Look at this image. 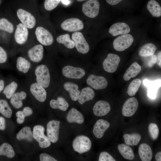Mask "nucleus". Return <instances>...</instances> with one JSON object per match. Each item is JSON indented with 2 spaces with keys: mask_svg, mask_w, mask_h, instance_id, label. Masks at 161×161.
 <instances>
[{
  "mask_svg": "<svg viewBox=\"0 0 161 161\" xmlns=\"http://www.w3.org/2000/svg\"><path fill=\"white\" fill-rule=\"evenodd\" d=\"M16 15L20 22L29 30L34 29L37 24V19L33 13L24 9L20 8L16 12Z\"/></svg>",
  "mask_w": 161,
  "mask_h": 161,
  "instance_id": "nucleus-1",
  "label": "nucleus"
},
{
  "mask_svg": "<svg viewBox=\"0 0 161 161\" xmlns=\"http://www.w3.org/2000/svg\"><path fill=\"white\" fill-rule=\"evenodd\" d=\"M35 34L37 41L42 45L49 46L54 42V38L51 33L44 27L36 26Z\"/></svg>",
  "mask_w": 161,
  "mask_h": 161,
  "instance_id": "nucleus-2",
  "label": "nucleus"
},
{
  "mask_svg": "<svg viewBox=\"0 0 161 161\" xmlns=\"http://www.w3.org/2000/svg\"><path fill=\"white\" fill-rule=\"evenodd\" d=\"M37 83L44 88H47L50 84V77L47 67L44 64L38 66L35 70Z\"/></svg>",
  "mask_w": 161,
  "mask_h": 161,
  "instance_id": "nucleus-3",
  "label": "nucleus"
},
{
  "mask_svg": "<svg viewBox=\"0 0 161 161\" xmlns=\"http://www.w3.org/2000/svg\"><path fill=\"white\" fill-rule=\"evenodd\" d=\"M91 146L92 142L89 138L83 135L76 137L72 143V147L74 151L80 154L89 151Z\"/></svg>",
  "mask_w": 161,
  "mask_h": 161,
  "instance_id": "nucleus-4",
  "label": "nucleus"
},
{
  "mask_svg": "<svg viewBox=\"0 0 161 161\" xmlns=\"http://www.w3.org/2000/svg\"><path fill=\"white\" fill-rule=\"evenodd\" d=\"M44 128L41 125L35 126L33 128V138L38 142L39 146L42 148L48 147L51 144L47 137L44 134Z\"/></svg>",
  "mask_w": 161,
  "mask_h": 161,
  "instance_id": "nucleus-5",
  "label": "nucleus"
},
{
  "mask_svg": "<svg viewBox=\"0 0 161 161\" xmlns=\"http://www.w3.org/2000/svg\"><path fill=\"white\" fill-rule=\"evenodd\" d=\"M134 41L132 36L129 34L122 35L115 39L113 42L114 48L117 51H122L129 48Z\"/></svg>",
  "mask_w": 161,
  "mask_h": 161,
  "instance_id": "nucleus-6",
  "label": "nucleus"
},
{
  "mask_svg": "<svg viewBox=\"0 0 161 161\" xmlns=\"http://www.w3.org/2000/svg\"><path fill=\"white\" fill-rule=\"evenodd\" d=\"M100 3L97 0H89L82 5V11L86 16L91 18L97 16L99 13Z\"/></svg>",
  "mask_w": 161,
  "mask_h": 161,
  "instance_id": "nucleus-7",
  "label": "nucleus"
},
{
  "mask_svg": "<svg viewBox=\"0 0 161 161\" xmlns=\"http://www.w3.org/2000/svg\"><path fill=\"white\" fill-rule=\"evenodd\" d=\"M29 30L21 22L16 25L14 32V37L17 44L22 45L27 42L29 38Z\"/></svg>",
  "mask_w": 161,
  "mask_h": 161,
  "instance_id": "nucleus-8",
  "label": "nucleus"
},
{
  "mask_svg": "<svg viewBox=\"0 0 161 161\" xmlns=\"http://www.w3.org/2000/svg\"><path fill=\"white\" fill-rule=\"evenodd\" d=\"M72 37L75 46L79 52L85 54L89 52V46L82 33L76 32L72 34Z\"/></svg>",
  "mask_w": 161,
  "mask_h": 161,
  "instance_id": "nucleus-9",
  "label": "nucleus"
},
{
  "mask_svg": "<svg viewBox=\"0 0 161 161\" xmlns=\"http://www.w3.org/2000/svg\"><path fill=\"white\" fill-rule=\"evenodd\" d=\"M120 58L117 55L109 53L104 60L103 66L104 70L109 73L115 72L120 61Z\"/></svg>",
  "mask_w": 161,
  "mask_h": 161,
  "instance_id": "nucleus-10",
  "label": "nucleus"
},
{
  "mask_svg": "<svg viewBox=\"0 0 161 161\" xmlns=\"http://www.w3.org/2000/svg\"><path fill=\"white\" fill-rule=\"evenodd\" d=\"M62 29L69 32H76L80 31L84 28L83 22L79 19L72 18L67 19L61 24Z\"/></svg>",
  "mask_w": 161,
  "mask_h": 161,
  "instance_id": "nucleus-11",
  "label": "nucleus"
},
{
  "mask_svg": "<svg viewBox=\"0 0 161 161\" xmlns=\"http://www.w3.org/2000/svg\"><path fill=\"white\" fill-rule=\"evenodd\" d=\"M60 122L52 120L48 122L47 126V137L51 142L56 143L59 139Z\"/></svg>",
  "mask_w": 161,
  "mask_h": 161,
  "instance_id": "nucleus-12",
  "label": "nucleus"
},
{
  "mask_svg": "<svg viewBox=\"0 0 161 161\" xmlns=\"http://www.w3.org/2000/svg\"><path fill=\"white\" fill-rule=\"evenodd\" d=\"M87 84L96 90L103 89L108 85V82L105 78L101 76L93 74L89 75L86 80Z\"/></svg>",
  "mask_w": 161,
  "mask_h": 161,
  "instance_id": "nucleus-13",
  "label": "nucleus"
},
{
  "mask_svg": "<svg viewBox=\"0 0 161 161\" xmlns=\"http://www.w3.org/2000/svg\"><path fill=\"white\" fill-rule=\"evenodd\" d=\"M62 72L65 77L75 79H80L85 74V71L83 69L69 65L64 67Z\"/></svg>",
  "mask_w": 161,
  "mask_h": 161,
  "instance_id": "nucleus-14",
  "label": "nucleus"
},
{
  "mask_svg": "<svg viewBox=\"0 0 161 161\" xmlns=\"http://www.w3.org/2000/svg\"><path fill=\"white\" fill-rule=\"evenodd\" d=\"M138 106V102L135 97L128 99L123 107L122 113L125 117H130L133 115L137 111Z\"/></svg>",
  "mask_w": 161,
  "mask_h": 161,
  "instance_id": "nucleus-15",
  "label": "nucleus"
},
{
  "mask_svg": "<svg viewBox=\"0 0 161 161\" xmlns=\"http://www.w3.org/2000/svg\"><path fill=\"white\" fill-rule=\"evenodd\" d=\"M44 48L41 44L35 45L28 50L27 54L30 60L34 62H38L43 57Z\"/></svg>",
  "mask_w": 161,
  "mask_h": 161,
  "instance_id": "nucleus-16",
  "label": "nucleus"
},
{
  "mask_svg": "<svg viewBox=\"0 0 161 161\" xmlns=\"http://www.w3.org/2000/svg\"><path fill=\"white\" fill-rule=\"evenodd\" d=\"M111 110L109 104L107 101L101 100L97 102L94 105L93 111L97 116H103L108 114Z\"/></svg>",
  "mask_w": 161,
  "mask_h": 161,
  "instance_id": "nucleus-17",
  "label": "nucleus"
},
{
  "mask_svg": "<svg viewBox=\"0 0 161 161\" xmlns=\"http://www.w3.org/2000/svg\"><path fill=\"white\" fill-rule=\"evenodd\" d=\"M31 93L35 98L40 102H44L47 98V92L44 88L37 83L32 84L30 86Z\"/></svg>",
  "mask_w": 161,
  "mask_h": 161,
  "instance_id": "nucleus-18",
  "label": "nucleus"
},
{
  "mask_svg": "<svg viewBox=\"0 0 161 161\" xmlns=\"http://www.w3.org/2000/svg\"><path fill=\"white\" fill-rule=\"evenodd\" d=\"M109 126L110 123L108 121L102 119L98 120L93 127V132L94 135L97 138H101Z\"/></svg>",
  "mask_w": 161,
  "mask_h": 161,
  "instance_id": "nucleus-19",
  "label": "nucleus"
},
{
  "mask_svg": "<svg viewBox=\"0 0 161 161\" xmlns=\"http://www.w3.org/2000/svg\"><path fill=\"white\" fill-rule=\"evenodd\" d=\"M130 31V28L126 24L118 22L113 24L109 29V33L113 36L128 34Z\"/></svg>",
  "mask_w": 161,
  "mask_h": 161,
  "instance_id": "nucleus-20",
  "label": "nucleus"
},
{
  "mask_svg": "<svg viewBox=\"0 0 161 161\" xmlns=\"http://www.w3.org/2000/svg\"><path fill=\"white\" fill-rule=\"evenodd\" d=\"M143 83L148 88V97L152 99H155L157 90L161 86V80L151 81L145 79L143 80Z\"/></svg>",
  "mask_w": 161,
  "mask_h": 161,
  "instance_id": "nucleus-21",
  "label": "nucleus"
},
{
  "mask_svg": "<svg viewBox=\"0 0 161 161\" xmlns=\"http://www.w3.org/2000/svg\"><path fill=\"white\" fill-rule=\"evenodd\" d=\"M66 119L70 123H83L84 121L83 115L79 111L74 108L71 109L68 112Z\"/></svg>",
  "mask_w": 161,
  "mask_h": 161,
  "instance_id": "nucleus-22",
  "label": "nucleus"
},
{
  "mask_svg": "<svg viewBox=\"0 0 161 161\" xmlns=\"http://www.w3.org/2000/svg\"><path fill=\"white\" fill-rule=\"evenodd\" d=\"M63 87L64 89L69 92L72 100L76 101L78 100L80 92L79 90V87L77 84L67 82L64 84Z\"/></svg>",
  "mask_w": 161,
  "mask_h": 161,
  "instance_id": "nucleus-23",
  "label": "nucleus"
},
{
  "mask_svg": "<svg viewBox=\"0 0 161 161\" xmlns=\"http://www.w3.org/2000/svg\"><path fill=\"white\" fill-rule=\"evenodd\" d=\"M140 158L142 161H150L152 157V152L150 147L145 143L140 144L138 148Z\"/></svg>",
  "mask_w": 161,
  "mask_h": 161,
  "instance_id": "nucleus-24",
  "label": "nucleus"
},
{
  "mask_svg": "<svg viewBox=\"0 0 161 161\" xmlns=\"http://www.w3.org/2000/svg\"><path fill=\"white\" fill-rule=\"evenodd\" d=\"M95 94L94 90L90 87L84 88L80 92L78 99V102L80 104H83L86 101L92 100Z\"/></svg>",
  "mask_w": 161,
  "mask_h": 161,
  "instance_id": "nucleus-25",
  "label": "nucleus"
},
{
  "mask_svg": "<svg viewBox=\"0 0 161 161\" xmlns=\"http://www.w3.org/2000/svg\"><path fill=\"white\" fill-rule=\"evenodd\" d=\"M141 70V67L137 62L132 63L126 70L123 76L126 81L129 80L131 78L136 76Z\"/></svg>",
  "mask_w": 161,
  "mask_h": 161,
  "instance_id": "nucleus-26",
  "label": "nucleus"
},
{
  "mask_svg": "<svg viewBox=\"0 0 161 161\" xmlns=\"http://www.w3.org/2000/svg\"><path fill=\"white\" fill-rule=\"evenodd\" d=\"M50 107L53 109H59L63 111H66L69 106L68 102L62 97H58L56 100H51L49 103Z\"/></svg>",
  "mask_w": 161,
  "mask_h": 161,
  "instance_id": "nucleus-27",
  "label": "nucleus"
},
{
  "mask_svg": "<svg viewBox=\"0 0 161 161\" xmlns=\"http://www.w3.org/2000/svg\"><path fill=\"white\" fill-rule=\"evenodd\" d=\"M27 94L24 91L15 93L11 98L10 102L16 109L21 108L23 105L22 100L26 98Z\"/></svg>",
  "mask_w": 161,
  "mask_h": 161,
  "instance_id": "nucleus-28",
  "label": "nucleus"
},
{
  "mask_svg": "<svg viewBox=\"0 0 161 161\" xmlns=\"http://www.w3.org/2000/svg\"><path fill=\"white\" fill-rule=\"evenodd\" d=\"M117 148L124 158L128 160L134 159V156L133 150L127 145L124 144H120L118 145Z\"/></svg>",
  "mask_w": 161,
  "mask_h": 161,
  "instance_id": "nucleus-29",
  "label": "nucleus"
},
{
  "mask_svg": "<svg viewBox=\"0 0 161 161\" xmlns=\"http://www.w3.org/2000/svg\"><path fill=\"white\" fill-rule=\"evenodd\" d=\"M16 137L19 140H25L31 142L33 138V133L29 127L25 126L19 131L17 134Z\"/></svg>",
  "mask_w": 161,
  "mask_h": 161,
  "instance_id": "nucleus-30",
  "label": "nucleus"
},
{
  "mask_svg": "<svg viewBox=\"0 0 161 161\" xmlns=\"http://www.w3.org/2000/svg\"><path fill=\"white\" fill-rule=\"evenodd\" d=\"M157 49L154 44L151 43H147L141 48L139 52V55L142 57H149L154 54Z\"/></svg>",
  "mask_w": 161,
  "mask_h": 161,
  "instance_id": "nucleus-31",
  "label": "nucleus"
},
{
  "mask_svg": "<svg viewBox=\"0 0 161 161\" xmlns=\"http://www.w3.org/2000/svg\"><path fill=\"white\" fill-rule=\"evenodd\" d=\"M147 8L150 13L154 17H159L161 16V7L159 4L154 0L149 1Z\"/></svg>",
  "mask_w": 161,
  "mask_h": 161,
  "instance_id": "nucleus-32",
  "label": "nucleus"
},
{
  "mask_svg": "<svg viewBox=\"0 0 161 161\" xmlns=\"http://www.w3.org/2000/svg\"><path fill=\"white\" fill-rule=\"evenodd\" d=\"M123 137L126 144L128 145L131 146L137 145L141 138V135L137 133L131 134H124Z\"/></svg>",
  "mask_w": 161,
  "mask_h": 161,
  "instance_id": "nucleus-33",
  "label": "nucleus"
},
{
  "mask_svg": "<svg viewBox=\"0 0 161 161\" xmlns=\"http://www.w3.org/2000/svg\"><path fill=\"white\" fill-rule=\"evenodd\" d=\"M15 26L11 21L5 18L0 19V30L12 34L14 33Z\"/></svg>",
  "mask_w": 161,
  "mask_h": 161,
  "instance_id": "nucleus-34",
  "label": "nucleus"
},
{
  "mask_svg": "<svg viewBox=\"0 0 161 161\" xmlns=\"http://www.w3.org/2000/svg\"><path fill=\"white\" fill-rule=\"evenodd\" d=\"M30 63L27 59L23 57H18L16 61V68L19 71L26 73L30 67Z\"/></svg>",
  "mask_w": 161,
  "mask_h": 161,
  "instance_id": "nucleus-35",
  "label": "nucleus"
},
{
  "mask_svg": "<svg viewBox=\"0 0 161 161\" xmlns=\"http://www.w3.org/2000/svg\"><path fill=\"white\" fill-rule=\"evenodd\" d=\"M56 41L59 43L63 44L68 48L72 49L75 47L74 41L70 39L68 34L61 35L56 38Z\"/></svg>",
  "mask_w": 161,
  "mask_h": 161,
  "instance_id": "nucleus-36",
  "label": "nucleus"
},
{
  "mask_svg": "<svg viewBox=\"0 0 161 161\" xmlns=\"http://www.w3.org/2000/svg\"><path fill=\"white\" fill-rule=\"evenodd\" d=\"M4 155L9 158H12L15 152L11 145L7 143H4L0 146V156Z\"/></svg>",
  "mask_w": 161,
  "mask_h": 161,
  "instance_id": "nucleus-37",
  "label": "nucleus"
},
{
  "mask_svg": "<svg viewBox=\"0 0 161 161\" xmlns=\"http://www.w3.org/2000/svg\"><path fill=\"white\" fill-rule=\"evenodd\" d=\"M0 113L7 118L12 116V109L7 102L4 100L0 99Z\"/></svg>",
  "mask_w": 161,
  "mask_h": 161,
  "instance_id": "nucleus-38",
  "label": "nucleus"
},
{
  "mask_svg": "<svg viewBox=\"0 0 161 161\" xmlns=\"http://www.w3.org/2000/svg\"><path fill=\"white\" fill-rule=\"evenodd\" d=\"M141 80L139 78L133 80L129 84L127 90L128 94L130 96L135 95L141 85Z\"/></svg>",
  "mask_w": 161,
  "mask_h": 161,
  "instance_id": "nucleus-39",
  "label": "nucleus"
},
{
  "mask_svg": "<svg viewBox=\"0 0 161 161\" xmlns=\"http://www.w3.org/2000/svg\"><path fill=\"white\" fill-rule=\"evenodd\" d=\"M17 87V83L13 81L6 87L3 93L7 98L10 99L15 93Z\"/></svg>",
  "mask_w": 161,
  "mask_h": 161,
  "instance_id": "nucleus-40",
  "label": "nucleus"
},
{
  "mask_svg": "<svg viewBox=\"0 0 161 161\" xmlns=\"http://www.w3.org/2000/svg\"><path fill=\"white\" fill-rule=\"evenodd\" d=\"M148 130L151 138L154 140H156L159 134V129L157 125L154 123H151L148 126Z\"/></svg>",
  "mask_w": 161,
  "mask_h": 161,
  "instance_id": "nucleus-41",
  "label": "nucleus"
},
{
  "mask_svg": "<svg viewBox=\"0 0 161 161\" xmlns=\"http://www.w3.org/2000/svg\"><path fill=\"white\" fill-rule=\"evenodd\" d=\"M61 0H45L44 7L47 10L50 11L56 8Z\"/></svg>",
  "mask_w": 161,
  "mask_h": 161,
  "instance_id": "nucleus-42",
  "label": "nucleus"
},
{
  "mask_svg": "<svg viewBox=\"0 0 161 161\" xmlns=\"http://www.w3.org/2000/svg\"><path fill=\"white\" fill-rule=\"evenodd\" d=\"M99 161H115L116 160L108 153L103 151L99 155Z\"/></svg>",
  "mask_w": 161,
  "mask_h": 161,
  "instance_id": "nucleus-43",
  "label": "nucleus"
},
{
  "mask_svg": "<svg viewBox=\"0 0 161 161\" xmlns=\"http://www.w3.org/2000/svg\"><path fill=\"white\" fill-rule=\"evenodd\" d=\"M40 160L41 161H57L53 157L45 153L41 154L39 156Z\"/></svg>",
  "mask_w": 161,
  "mask_h": 161,
  "instance_id": "nucleus-44",
  "label": "nucleus"
},
{
  "mask_svg": "<svg viewBox=\"0 0 161 161\" xmlns=\"http://www.w3.org/2000/svg\"><path fill=\"white\" fill-rule=\"evenodd\" d=\"M7 59V53L0 46V63L5 62Z\"/></svg>",
  "mask_w": 161,
  "mask_h": 161,
  "instance_id": "nucleus-45",
  "label": "nucleus"
},
{
  "mask_svg": "<svg viewBox=\"0 0 161 161\" xmlns=\"http://www.w3.org/2000/svg\"><path fill=\"white\" fill-rule=\"evenodd\" d=\"M16 115L17 117V123L19 124L23 123L24 121L25 117L22 111H18L16 113Z\"/></svg>",
  "mask_w": 161,
  "mask_h": 161,
  "instance_id": "nucleus-46",
  "label": "nucleus"
},
{
  "mask_svg": "<svg viewBox=\"0 0 161 161\" xmlns=\"http://www.w3.org/2000/svg\"><path fill=\"white\" fill-rule=\"evenodd\" d=\"M22 112L25 117L31 115L33 113L32 109L28 107H25Z\"/></svg>",
  "mask_w": 161,
  "mask_h": 161,
  "instance_id": "nucleus-47",
  "label": "nucleus"
},
{
  "mask_svg": "<svg viewBox=\"0 0 161 161\" xmlns=\"http://www.w3.org/2000/svg\"><path fill=\"white\" fill-rule=\"evenodd\" d=\"M151 56V60L149 62L148 65L149 66H152L153 64H155L157 62V57L156 55L153 54Z\"/></svg>",
  "mask_w": 161,
  "mask_h": 161,
  "instance_id": "nucleus-48",
  "label": "nucleus"
},
{
  "mask_svg": "<svg viewBox=\"0 0 161 161\" xmlns=\"http://www.w3.org/2000/svg\"><path fill=\"white\" fill-rule=\"evenodd\" d=\"M5 119L2 117H0V130H3L5 128Z\"/></svg>",
  "mask_w": 161,
  "mask_h": 161,
  "instance_id": "nucleus-49",
  "label": "nucleus"
},
{
  "mask_svg": "<svg viewBox=\"0 0 161 161\" xmlns=\"http://www.w3.org/2000/svg\"><path fill=\"white\" fill-rule=\"evenodd\" d=\"M123 0H106V2L111 5H115L119 3Z\"/></svg>",
  "mask_w": 161,
  "mask_h": 161,
  "instance_id": "nucleus-50",
  "label": "nucleus"
},
{
  "mask_svg": "<svg viewBox=\"0 0 161 161\" xmlns=\"http://www.w3.org/2000/svg\"><path fill=\"white\" fill-rule=\"evenodd\" d=\"M157 62L160 68L161 67V52H159L158 53Z\"/></svg>",
  "mask_w": 161,
  "mask_h": 161,
  "instance_id": "nucleus-51",
  "label": "nucleus"
},
{
  "mask_svg": "<svg viewBox=\"0 0 161 161\" xmlns=\"http://www.w3.org/2000/svg\"><path fill=\"white\" fill-rule=\"evenodd\" d=\"M155 158L157 161H161V152L160 151L158 152L156 154Z\"/></svg>",
  "mask_w": 161,
  "mask_h": 161,
  "instance_id": "nucleus-52",
  "label": "nucleus"
},
{
  "mask_svg": "<svg viewBox=\"0 0 161 161\" xmlns=\"http://www.w3.org/2000/svg\"><path fill=\"white\" fill-rule=\"evenodd\" d=\"M4 82L3 80H0V93L3 90L4 88Z\"/></svg>",
  "mask_w": 161,
  "mask_h": 161,
  "instance_id": "nucleus-53",
  "label": "nucleus"
},
{
  "mask_svg": "<svg viewBox=\"0 0 161 161\" xmlns=\"http://www.w3.org/2000/svg\"><path fill=\"white\" fill-rule=\"evenodd\" d=\"M62 3L66 5H68L70 3V1L69 0H61Z\"/></svg>",
  "mask_w": 161,
  "mask_h": 161,
  "instance_id": "nucleus-54",
  "label": "nucleus"
},
{
  "mask_svg": "<svg viewBox=\"0 0 161 161\" xmlns=\"http://www.w3.org/2000/svg\"><path fill=\"white\" fill-rule=\"evenodd\" d=\"M76 0L78 1H82L86 0Z\"/></svg>",
  "mask_w": 161,
  "mask_h": 161,
  "instance_id": "nucleus-55",
  "label": "nucleus"
}]
</instances>
